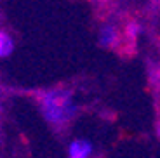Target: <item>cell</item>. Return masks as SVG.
Listing matches in <instances>:
<instances>
[{"label": "cell", "instance_id": "1", "mask_svg": "<svg viewBox=\"0 0 160 158\" xmlns=\"http://www.w3.org/2000/svg\"><path fill=\"white\" fill-rule=\"evenodd\" d=\"M40 111L51 125L63 127L70 123L77 115V103L73 92L68 89H51L40 94Z\"/></svg>", "mask_w": 160, "mask_h": 158}, {"label": "cell", "instance_id": "2", "mask_svg": "<svg viewBox=\"0 0 160 158\" xmlns=\"http://www.w3.org/2000/svg\"><path fill=\"white\" fill-rule=\"evenodd\" d=\"M120 32L113 23H104L99 30V45L104 49H115L120 44Z\"/></svg>", "mask_w": 160, "mask_h": 158}, {"label": "cell", "instance_id": "3", "mask_svg": "<svg viewBox=\"0 0 160 158\" xmlns=\"http://www.w3.org/2000/svg\"><path fill=\"white\" fill-rule=\"evenodd\" d=\"M91 153H92V144L85 139H75L68 146V155L72 158H87Z\"/></svg>", "mask_w": 160, "mask_h": 158}, {"label": "cell", "instance_id": "4", "mask_svg": "<svg viewBox=\"0 0 160 158\" xmlns=\"http://www.w3.org/2000/svg\"><path fill=\"white\" fill-rule=\"evenodd\" d=\"M14 52V40L7 32L0 30V59L2 57H9Z\"/></svg>", "mask_w": 160, "mask_h": 158}, {"label": "cell", "instance_id": "5", "mask_svg": "<svg viewBox=\"0 0 160 158\" xmlns=\"http://www.w3.org/2000/svg\"><path fill=\"white\" fill-rule=\"evenodd\" d=\"M125 38L127 40H136L138 35H139V24L136 23H129L127 26H125V32H124Z\"/></svg>", "mask_w": 160, "mask_h": 158}, {"label": "cell", "instance_id": "6", "mask_svg": "<svg viewBox=\"0 0 160 158\" xmlns=\"http://www.w3.org/2000/svg\"><path fill=\"white\" fill-rule=\"evenodd\" d=\"M91 2H92L94 5H103V4H106L108 0H91Z\"/></svg>", "mask_w": 160, "mask_h": 158}, {"label": "cell", "instance_id": "7", "mask_svg": "<svg viewBox=\"0 0 160 158\" xmlns=\"http://www.w3.org/2000/svg\"><path fill=\"white\" fill-rule=\"evenodd\" d=\"M2 92H4V91H2V85H0V97H2Z\"/></svg>", "mask_w": 160, "mask_h": 158}, {"label": "cell", "instance_id": "8", "mask_svg": "<svg viewBox=\"0 0 160 158\" xmlns=\"http://www.w3.org/2000/svg\"><path fill=\"white\" fill-rule=\"evenodd\" d=\"M158 136H160V123H158Z\"/></svg>", "mask_w": 160, "mask_h": 158}]
</instances>
